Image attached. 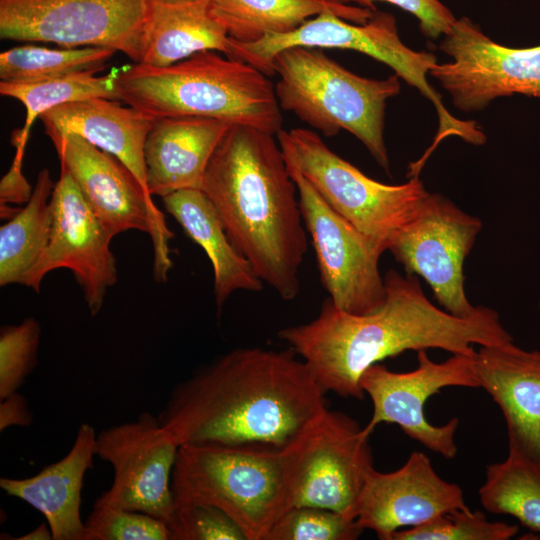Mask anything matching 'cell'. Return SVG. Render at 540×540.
Wrapping results in <instances>:
<instances>
[{
  "label": "cell",
  "instance_id": "cell-1",
  "mask_svg": "<svg viewBox=\"0 0 540 540\" xmlns=\"http://www.w3.org/2000/svg\"><path fill=\"white\" fill-rule=\"evenodd\" d=\"M291 349H234L177 384L158 414L182 444L282 453L327 409L307 364Z\"/></svg>",
  "mask_w": 540,
  "mask_h": 540
},
{
  "label": "cell",
  "instance_id": "cell-2",
  "mask_svg": "<svg viewBox=\"0 0 540 540\" xmlns=\"http://www.w3.org/2000/svg\"><path fill=\"white\" fill-rule=\"evenodd\" d=\"M384 282L385 301L371 313L345 312L327 298L316 318L279 331L325 393L363 399L364 371L408 350L438 348L474 357V345L513 341L489 307L476 306L472 315L461 318L431 303L415 275L390 269Z\"/></svg>",
  "mask_w": 540,
  "mask_h": 540
},
{
  "label": "cell",
  "instance_id": "cell-3",
  "mask_svg": "<svg viewBox=\"0 0 540 540\" xmlns=\"http://www.w3.org/2000/svg\"><path fill=\"white\" fill-rule=\"evenodd\" d=\"M273 136L231 125L211 156L201 190L258 277L290 301L300 291L308 240L296 184Z\"/></svg>",
  "mask_w": 540,
  "mask_h": 540
},
{
  "label": "cell",
  "instance_id": "cell-4",
  "mask_svg": "<svg viewBox=\"0 0 540 540\" xmlns=\"http://www.w3.org/2000/svg\"><path fill=\"white\" fill-rule=\"evenodd\" d=\"M118 100L158 119L197 116L276 135L282 126L275 88L254 66L204 50L174 64L134 63L118 72Z\"/></svg>",
  "mask_w": 540,
  "mask_h": 540
},
{
  "label": "cell",
  "instance_id": "cell-5",
  "mask_svg": "<svg viewBox=\"0 0 540 540\" xmlns=\"http://www.w3.org/2000/svg\"><path fill=\"white\" fill-rule=\"evenodd\" d=\"M281 109L334 136L353 134L387 173L390 163L384 141L385 108L401 89L394 74L378 80L359 76L328 57L321 48L290 47L272 61Z\"/></svg>",
  "mask_w": 540,
  "mask_h": 540
},
{
  "label": "cell",
  "instance_id": "cell-6",
  "mask_svg": "<svg viewBox=\"0 0 540 540\" xmlns=\"http://www.w3.org/2000/svg\"><path fill=\"white\" fill-rule=\"evenodd\" d=\"M171 488L174 505L207 504L225 512L247 540H266L289 509L283 454L216 444H182Z\"/></svg>",
  "mask_w": 540,
  "mask_h": 540
},
{
  "label": "cell",
  "instance_id": "cell-7",
  "mask_svg": "<svg viewBox=\"0 0 540 540\" xmlns=\"http://www.w3.org/2000/svg\"><path fill=\"white\" fill-rule=\"evenodd\" d=\"M231 39V38H230ZM337 48L354 50L380 61L407 84L415 87L434 105L439 128L425 155L430 156L439 143L449 136H457L473 145H482L486 136L474 121L453 117L442 103V96L429 84L427 76L437 63L435 54L414 51L400 39L395 17L375 11L370 19L357 24L339 17L333 11L322 12L285 34L267 35L253 43L231 39V58L242 60L262 71L274 75L273 58L290 47Z\"/></svg>",
  "mask_w": 540,
  "mask_h": 540
},
{
  "label": "cell",
  "instance_id": "cell-8",
  "mask_svg": "<svg viewBox=\"0 0 540 540\" xmlns=\"http://www.w3.org/2000/svg\"><path fill=\"white\" fill-rule=\"evenodd\" d=\"M276 136L286 164L296 168L335 212L386 251L392 235L415 217L428 194L418 177L400 185L369 178L311 130L281 129Z\"/></svg>",
  "mask_w": 540,
  "mask_h": 540
},
{
  "label": "cell",
  "instance_id": "cell-9",
  "mask_svg": "<svg viewBox=\"0 0 540 540\" xmlns=\"http://www.w3.org/2000/svg\"><path fill=\"white\" fill-rule=\"evenodd\" d=\"M370 436L348 415L328 408L282 452L289 509L313 506L355 519V507L374 468Z\"/></svg>",
  "mask_w": 540,
  "mask_h": 540
},
{
  "label": "cell",
  "instance_id": "cell-10",
  "mask_svg": "<svg viewBox=\"0 0 540 540\" xmlns=\"http://www.w3.org/2000/svg\"><path fill=\"white\" fill-rule=\"evenodd\" d=\"M148 0H0V38L103 47L140 63Z\"/></svg>",
  "mask_w": 540,
  "mask_h": 540
},
{
  "label": "cell",
  "instance_id": "cell-11",
  "mask_svg": "<svg viewBox=\"0 0 540 540\" xmlns=\"http://www.w3.org/2000/svg\"><path fill=\"white\" fill-rule=\"evenodd\" d=\"M60 161L90 208L113 238L138 230L150 235L154 248V278L164 282L172 267L168 242L174 234L135 175L115 156L76 134L51 140Z\"/></svg>",
  "mask_w": 540,
  "mask_h": 540
},
{
  "label": "cell",
  "instance_id": "cell-12",
  "mask_svg": "<svg viewBox=\"0 0 540 540\" xmlns=\"http://www.w3.org/2000/svg\"><path fill=\"white\" fill-rule=\"evenodd\" d=\"M287 168L297 187L304 226L329 299L351 314L377 310L386 298L378 265L386 250L335 212L296 168Z\"/></svg>",
  "mask_w": 540,
  "mask_h": 540
},
{
  "label": "cell",
  "instance_id": "cell-13",
  "mask_svg": "<svg viewBox=\"0 0 540 540\" xmlns=\"http://www.w3.org/2000/svg\"><path fill=\"white\" fill-rule=\"evenodd\" d=\"M482 222L438 193L424 198L417 214L389 240L407 274L421 276L444 309L466 318L476 309L465 292L464 262Z\"/></svg>",
  "mask_w": 540,
  "mask_h": 540
},
{
  "label": "cell",
  "instance_id": "cell-14",
  "mask_svg": "<svg viewBox=\"0 0 540 540\" xmlns=\"http://www.w3.org/2000/svg\"><path fill=\"white\" fill-rule=\"evenodd\" d=\"M475 356L452 354L443 362H435L426 350H419L418 366L409 372H394L379 363L370 366L360 379V386L373 405L364 432L370 436L381 423L396 424L427 449L446 459L454 458L458 452L455 435L459 418L453 417L440 426L433 425L426 419L425 403L445 387H480Z\"/></svg>",
  "mask_w": 540,
  "mask_h": 540
},
{
  "label": "cell",
  "instance_id": "cell-15",
  "mask_svg": "<svg viewBox=\"0 0 540 540\" xmlns=\"http://www.w3.org/2000/svg\"><path fill=\"white\" fill-rule=\"evenodd\" d=\"M439 49L452 61L429 71L464 112L484 109L496 98L523 94L540 99V45L508 48L492 41L467 17L456 19Z\"/></svg>",
  "mask_w": 540,
  "mask_h": 540
},
{
  "label": "cell",
  "instance_id": "cell-16",
  "mask_svg": "<svg viewBox=\"0 0 540 540\" xmlns=\"http://www.w3.org/2000/svg\"><path fill=\"white\" fill-rule=\"evenodd\" d=\"M179 447L150 412L101 430L95 455L112 466L113 481L95 502L168 523L174 509L171 479Z\"/></svg>",
  "mask_w": 540,
  "mask_h": 540
},
{
  "label": "cell",
  "instance_id": "cell-17",
  "mask_svg": "<svg viewBox=\"0 0 540 540\" xmlns=\"http://www.w3.org/2000/svg\"><path fill=\"white\" fill-rule=\"evenodd\" d=\"M50 206L52 225L48 245L25 277L23 285L39 292L45 275L69 269L95 316L102 308L107 289L118 279L112 237L106 232L72 177L61 169Z\"/></svg>",
  "mask_w": 540,
  "mask_h": 540
},
{
  "label": "cell",
  "instance_id": "cell-18",
  "mask_svg": "<svg viewBox=\"0 0 540 540\" xmlns=\"http://www.w3.org/2000/svg\"><path fill=\"white\" fill-rule=\"evenodd\" d=\"M467 507L462 488L440 477L425 453L414 451L395 471H370L354 515L363 530L393 540L398 530Z\"/></svg>",
  "mask_w": 540,
  "mask_h": 540
},
{
  "label": "cell",
  "instance_id": "cell-19",
  "mask_svg": "<svg viewBox=\"0 0 540 540\" xmlns=\"http://www.w3.org/2000/svg\"><path fill=\"white\" fill-rule=\"evenodd\" d=\"M474 366L479 386L503 413L508 452L540 466V351L513 341L480 346Z\"/></svg>",
  "mask_w": 540,
  "mask_h": 540
},
{
  "label": "cell",
  "instance_id": "cell-20",
  "mask_svg": "<svg viewBox=\"0 0 540 540\" xmlns=\"http://www.w3.org/2000/svg\"><path fill=\"white\" fill-rule=\"evenodd\" d=\"M230 126L197 116L156 119L144 146L149 194L165 197L179 190L201 189L211 156Z\"/></svg>",
  "mask_w": 540,
  "mask_h": 540
},
{
  "label": "cell",
  "instance_id": "cell-21",
  "mask_svg": "<svg viewBox=\"0 0 540 540\" xmlns=\"http://www.w3.org/2000/svg\"><path fill=\"white\" fill-rule=\"evenodd\" d=\"M39 119L51 140L76 134L115 156L148 192L144 146L155 118L119 100L89 98L54 107Z\"/></svg>",
  "mask_w": 540,
  "mask_h": 540
},
{
  "label": "cell",
  "instance_id": "cell-22",
  "mask_svg": "<svg viewBox=\"0 0 540 540\" xmlns=\"http://www.w3.org/2000/svg\"><path fill=\"white\" fill-rule=\"evenodd\" d=\"M96 432L82 423L69 452L28 478H0L1 489L41 512L53 540H84L80 514L86 472L93 467Z\"/></svg>",
  "mask_w": 540,
  "mask_h": 540
},
{
  "label": "cell",
  "instance_id": "cell-23",
  "mask_svg": "<svg viewBox=\"0 0 540 540\" xmlns=\"http://www.w3.org/2000/svg\"><path fill=\"white\" fill-rule=\"evenodd\" d=\"M232 55L231 39L210 13V0H148L141 62L163 67L197 52Z\"/></svg>",
  "mask_w": 540,
  "mask_h": 540
},
{
  "label": "cell",
  "instance_id": "cell-24",
  "mask_svg": "<svg viewBox=\"0 0 540 540\" xmlns=\"http://www.w3.org/2000/svg\"><path fill=\"white\" fill-rule=\"evenodd\" d=\"M162 201L167 212L209 257L218 309L235 291L258 292L263 289V281L234 247L214 206L201 189L179 190L162 197Z\"/></svg>",
  "mask_w": 540,
  "mask_h": 540
},
{
  "label": "cell",
  "instance_id": "cell-25",
  "mask_svg": "<svg viewBox=\"0 0 540 540\" xmlns=\"http://www.w3.org/2000/svg\"><path fill=\"white\" fill-rule=\"evenodd\" d=\"M325 11H333L357 24L367 22L375 12L338 0H210L213 18L223 26L229 38L241 43L291 32Z\"/></svg>",
  "mask_w": 540,
  "mask_h": 540
},
{
  "label": "cell",
  "instance_id": "cell-26",
  "mask_svg": "<svg viewBox=\"0 0 540 540\" xmlns=\"http://www.w3.org/2000/svg\"><path fill=\"white\" fill-rule=\"evenodd\" d=\"M55 184L42 169L25 207L0 228V285H23L25 277L44 253L50 238V199Z\"/></svg>",
  "mask_w": 540,
  "mask_h": 540
},
{
  "label": "cell",
  "instance_id": "cell-27",
  "mask_svg": "<svg viewBox=\"0 0 540 540\" xmlns=\"http://www.w3.org/2000/svg\"><path fill=\"white\" fill-rule=\"evenodd\" d=\"M90 69L62 77L32 83L0 82V94L21 102L26 110L23 127L17 132L16 151L24 152L34 121L59 105L89 98L118 100L115 79L119 71L99 76Z\"/></svg>",
  "mask_w": 540,
  "mask_h": 540
},
{
  "label": "cell",
  "instance_id": "cell-28",
  "mask_svg": "<svg viewBox=\"0 0 540 540\" xmlns=\"http://www.w3.org/2000/svg\"><path fill=\"white\" fill-rule=\"evenodd\" d=\"M483 508L491 514L516 518L540 533V466L508 452L505 460L486 467L478 491Z\"/></svg>",
  "mask_w": 540,
  "mask_h": 540
},
{
  "label": "cell",
  "instance_id": "cell-29",
  "mask_svg": "<svg viewBox=\"0 0 540 540\" xmlns=\"http://www.w3.org/2000/svg\"><path fill=\"white\" fill-rule=\"evenodd\" d=\"M115 53L103 47L52 49L36 45L16 46L0 54V79L32 83L90 69L102 70Z\"/></svg>",
  "mask_w": 540,
  "mask_h": 540
},
{
  "label": "cell",
  "instance_id": "cell-30",
  "mask_svg": "<svg viewBox=\"0 0 540 540\" xmlns=\"http://www.w3.org/2000/svg\"><path fill=\"white\" fill-rule=\"evenodd\" d=\"M518 530L515 524L489 521L482 511L467 507L419 526L398 530L393 540H508Z\"/></svg>",
  "mask_w": 540,
  "mask_h": 540
},
{
  "label": "cell",
  "instance_id": "cell-31",
  "mask_svg": "<svg viewBox=\"0 0 540 540\" xmlns=\"http://www.w3.org/2000/svg\"><path fill=\"white\" fill-rule=\"evenodd\" d=\"M356 519L320 507L298 506L285 511L266 540H354L363 532Z\"/></svg>",
  "mask_w": 540,
  "mask_h": 540
},
{
  "label": "cell",
  "instance_id": "cell-32",
  "mask_svg": "<svg viewBox=\"0 0 540 540\" xmlns=\"http://www.w3.org/2000/svg\"><path fill=\"white\" fill-rule=\"evenodd\" d=\"M40 335V324L34 318L1 327L0 400L18 392L36 367Z\"/></svg>",
  "mask_w": 540,
  "mask_h": 540
},
{
  "label": "cell",
  "instance_id": "cell-33",
  "mask_svg": "<svg viewBox=\"0 0 540 540\" xmlns=\"http://www.w3.org/2000/svg\"><path fill=\"white\" fill-rule=\"evenodd\" d=\"M84 540H170L166 522L151 515L94 502Z\"/></svg>",
  "mask_w": 540,
  "mask_h": 540
},
{
  "label": "cell",
  "instance_id": "cell-34",
  "mask_svg": "<svg viewBox=\"0 0 540 540\" xmlns=\"http://www.w3.org/2000/svg\"><path fill=\"white\" fill-rule=\"evenodd\" d=\"M167 525L170 540H247L225 512L207 504L174 505Z\"/></svg>",
  "mask_w": 540,
  "mask_h": 540
},
{
  "label": "cell",
  "instance_id": "cell-35",
  "mask_svg": "<svg viewBox=\"0 0 540 540\" xmlns=\"http://www.w3.org/2000/svg\"><path fill=\"white\" fill-rule=\"evenodd\" d=\"M347 5L369 8L376 11L374 2L384 1L414 15L422 33L431 39L448 34L456 18L439 0H338Z\"/></svg>",
  "mask_w": 540,
  "mask_h": 540
},
{
  "label": "cell",
  "instance_id": "cell-36",
  "mask_svg": "<svg viewBox=\"0 0 540 540\" xmlns=\"http://www.w3.org/2000/svg\"><path fill=\"white\" fill-rule=\"evenodd\" d=\"M23 154L16 153L13 163L0 184L1 206L10 203L28 202L33 189L22 173Z\"/></svg>",
  "mask_w": 540,
  "mask_h": 540
},
{
  "label": "cell",
  "instance_id": "cell-37",
  "mask_svg": "<svg viewBox=\"0 0 540 540\" xmlns=\"http://www.w3.org/2000/svg\"><path fill=\"white\" fill-rule=\"evenodd\" d=\"M33 414L27 399L15 392L0 400V431L11 426L26 427L32 423Z\"/></svg>",
  "mask_w": 540,
  "mask_h": 540
},
{
  "label": "cell",
  "instance_id": "cell-38",
  "mask_svg": "<svg viewBox=\"0 0 540 540\" xmlns=\"http://www.w3.org/2000/svg\"><path fill=\"white\" fill-rule=\"evenodd\" d=\"M4 539H13V540H51L53 535L51 529L46 522H42L36 528H34L29 533H26L19 537H5Z\"/></svg>",
  "mask_w": 540,
  "mask_h": 540
},
{
  "label": "cell",
  "instance_id": "cell-39",
  "mask_svg": "<svg viewBox=\"0 0 540 540\" xmlns=\"http://www.w3.org/2000/svg\"><path fill=\"white\" fill-rule=\"evenodd\" d=\"M539 307H540V301H539Z\"/></svg>",
  "mask_w": 540,
  "mask_h": 540
}]
</instances>
